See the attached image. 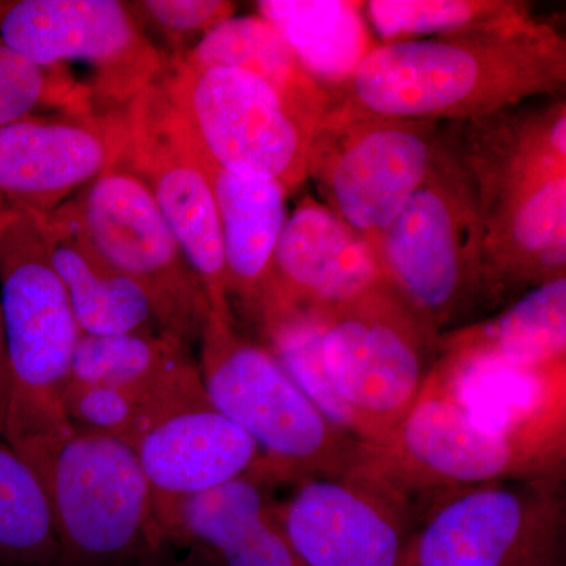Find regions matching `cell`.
Wrapping results in <instances>:
<instances>
[{"label":"cell","instance_id":"1","mask_svg":"<svg viewBox=\"0 0 566 566\" xmlns=\"http://www.w3.org/2000/svg\"><path fill=\"white\" fill-rule=\"evenodd\" d=\"M565 82L564 36L532 18L479 35L376 44L326 115L479 122Z\"/></svg>","mask_w":566,"mask_h":566},{"label":"cell","instance_id":"2","mask_svg":"<svg viewBox=\"0 0 566 566\" xmlns=\"http://www.w3.org/2000/svg\"><path fill=\"white\" fill-rule=\"evenodd\" d=\"M485 233L486 301L566 277V158L527 122H505L469 145Z\"/></svg>","mask_w":566,"mask_h":566},{"label":"cell","instance_id":"3","mask_svg":"<svg viewBox=\"0 0 566 566\" xmlns=\"http://www.w3.org/2000/svg\"><path fill=\"white\" fill-rule=\"evenodd\" d=\"M13 449L46 494L57 566H155L166 554L150 483L132 446L71 427Z\"/></svg>","mask_w":566,"mask_h":566},{"label":"cell","instance_id":"4","mask_svg":"<svg viewBox=\"0 0 566 566\" xmlns=\"http://www.w3.org/2000/svg\"><path fill=\"white\" fill-rule=\"evenodd\" d=\"M199 344L208 398L259 447L255 469L271 486L342 476L359 464L364 442L335 427L238 322L210 314Z\"/></svg>","mask_w":566,"mask_h":566},{"label":"cell","instance_id":"5","mask_svg":"<svg viewBox=\"0 0 566 566\" xmlns=\"http://www.w3.org/2000/svg\"><path fill=\"white\" fill-rule=\"evenodd\" d=\"M566 433H502L474 422L424 381L385 444H364L360 471L403 499L422 520L436 499L501 480L565 479ZM419 526V524H417Z\"/></svg>","mask_w":566,"mask_h":566},{"label":"cell","instance_id":"6","mask_svg":"<svg viewBox=\"0 0 566 566\" xmlns=\"http://www.w3.org/2000/svg\"><path fill=\"white\" fill-rule=\"evenodd\" d=\"M0 316L11 368L7 441L20 447L66 433L63 397L82 333L39 218L18 208L0 241Z\"/></svg>","mask_w":566,"mask_h":566},{"label":"cell","instance_id":"7","mask_svg":"<svg viewBox=\"0 0 566 566\" xmlns=\"http://www.w3.org/2000/svg\"><path fill=\"white\" fill-rule=\"evenodd\" d=\"M374 249L390 289L439 335L488 303L479 196L464 163L442 147Z\"/></svg>","mask_w":566,"mask_h":566},{"label":"cell","instance_id":"8","mask_svg":"<svg viewBox=\"0 0 566 566\" xmlns=\"http://www.w3.org/2000/svg\"><path fill=\"white\" fill-rule=\"evenodd\" d=\"M0 43L51 74L88 115L128 106L166 70L128 2H0Z\"/></svg>","mask_w":566,"mask_h":566},{"label":"cell","instance_id":"9","mask_svg":"<svg viewBox=\"0 0 566 566\" xmlns=\"http://www.w3.org/2000/svg\"><path fill=\"white\" fill-rule=\"evenodd\" d=\"M159 81L205 161L227 172L281 182L289 193L307 180L316 129L262 77L243 69H192L172 61Z\"/></svg>","mask_w":566,"mask_h":566},{"label":"cell","instance_id":"10","mask_svg":"<svg viewBox=\"0 0 566 566\" xmlns=\"http://www.w3.org/2000/svg\"><path fill=\"white\" fill-rule=\"evenodd\" d=\"M439 337L386 281L326 316L324 367L359 420L364 444H385L415 408Z\"/></svg>","mask_w":566,"mask_h":566},{"label":"cell","instance_id":"11","mask_svg":"<svg viewBox=\"0 0 566 566\" xmlns=\"http://www.w3.org/2000/svg\"><path fill=\"white\" fill-rule=\"evenodd\" d=\"M403 566H566L565 479L501 480L436 499Z\"/></svg>","mask_w":566,"mask_h":566},{"label":"cell","instance_id":"12","mask_svg":"<svg viewBox=\"0 0 566 566\" xmlns=\"http://www.w3.org/2000/svg\"><path fill=\"white\" fill-rule=\"evenodd\" d=\"M63 208L99 255L144 290L163 334L199 342L211 314L207 292L132 169L112 164Z\"/></svg>","mask_w":566,"mask_h":566},{"label":"cell","instance_id":"13","mask_svg":"<svg viewBox=\"0 0 566 566\" xmlns=\"http://www.w3.org/2000/svg\"><path fill=\"white\" fill-rule=\"evenodd\" d=\"M434 133L431 122L326 115L308 148L307 178L374 245L430 172L441 148Z\"/></svg>","mask_w":566,"mask_h":566},{"label":"cell","instance_id":"14","mask_svg":"<svg viewBox=\"0 0 566 566\" xmlns=\"http://www.w3.org/2000/svg\"><path fill=\"white\" fill-rule=\"evenodd\" d=\"M159 77L117 112V161L150 189L175 240L202 282L211 314L237 322L229 303L221 221L210 177Z\"/></svg>","mask_w":566,"mask_h":566},{"label":"cell","instance_id":"15","mask_svg":"<svg viewBox=\"0 0 566 566\" xmlns=\"http://www.w3.org/2000/svg\"><path fill=\"white\" fill-rule=\"evenodd\" d=\"M273 512L303 566H403L419 517L360 471L307 479Z\"/></svg>","mask_w":566,"mask_h":566},{"label":"cell","instance_id":"16","mask_svg":"<svg viewBox=\"0 0 566 566\" xmlns=\"http://www.w3.org/2000/svg\"><path fill=\"white\" fill-rule=\"evenodd\" d=\"M117 115H31L0 128V196L48 216L117 163Z\"/></svg>","mask_w":566,"mask_h":566},{"label":"cell","instance_id":"17","mask_svg":"<svg viewBox=\"0 0 566 566\" xmlns=\"http://www.w3.org/2000/svg\"><path fill=\"white\" fill-rule=\"evenodd\" d=\"M382 281L374 245L326 205L307 197L283 227L274 256L273 300L262 326L283 312L326 318Z\"/></svg>","mask_w":566,"mask_h":566},{"label":"cell","instance_id":"18","mask_svg":"<svg viewBox=\"0 0 566 566\" xmlns=\"http://www.w3.org/2000/svg\"><path fill=\"white\" fill-rule=\"evenodd\" d=\"M132 447L150 483L159 527L185 499L248 474L260 461L255 442L207 392L164 412Z\"/></svg>","mask_w":566,"mask_h":566},{"label":"cell","instance_id":"19","mask_svg":"<svg viewBox=\"0 0 566 566\" xmlns=\"http://www.w3.org/2000/svg\"><path fill=\"white\" fill-rule=\"evenodd\" d=\"M427 381L490 430L566 433V363L438 356Z\"/></svg>","mask_w":566,"mask_h":566},{"label":"cell","instance_id":"20","mask_svg":"<svg viewBox=\"0 0 566 566\" xmlns=\"http://www.w3.org/2000/svg\"><path fill=\"white\" fill-rule=\"evenodd\" d=\"M202 161L221 221L230 307L234 318L241 315L260 329L273 300L275 249L286 222L289 192L281 182Z\"/></svg>","mask_w":566,"mask_h":566},{"label":"cell","instance_id":"21","mask_svg":"<svg viewBox=\"0 0 566 566\" xmlns=\"http://www.w3.org/2000/svg\"><path fill=\"white\" fill-rule=\"evenodd\" d=\"M36 218L82 335L159 331L144 290L99 255L65 208Z\"/></svg>","mask_w":566,"mask_h":566},{"label":"cell","instance_id":"22","mask_svg":"<svg viewBox=\"0 0 566 566\" xmlns=\"http://www.w3.org/2000/svg\"><path fill=\"white\" fill-rule=\"evenodd\" d=\"M175 61L192 69L230 66L251 71L315 129L333 103L331 93L307 73L281 33L259 14L229 18Z\"/></svg>","mask_w":566,"mask_h":566},{"label":"cell","instance_id":"23","mask_svg":"<svg viewBox=\"0 0 566 566\" xmlns=\"http://www.w3.org/2000/svg\"><path fill=\"white\" fill-rule=\"evenodd\" d=\"M439 356L521 365L566 363V277L535 286L494 318L439 337Z\"/></svg>","mask_w":566,"mask_h":566},{"label":"cell","instance_id":"24","mask_svg":"<svg viewBox=\"0 0 566 566\" xmlns=\"http://www.w3.org/2000/svg\"><path fill=\"white\" fill-rule=\"evenodd\" d=\"M363 6L349 0H262L256 10L333 95L376 46L360 14Z\"/></svg>","mask_w":566,"mask_h":566},{"label":"cell","instance_id":"25","mask_svg":"<svg viewBox=\"0 0 566 566\" xmlns=\"http://www.w3.org/2000/svg\"><path fill=\"white\" fill-rule=\"evenodd\" d=\"M364 6L382 43L479 35L532 20L528 7L513 0H371Z\"/></svg>","mask_w":566,"mask_h":566},{"label":"cell","instance_id":"26","mask_svg":"<svg viewBox=\"0 0 566 566\" xmlns=\"http://www.w3.org/2000/svg\"><path fill=\"white\" fill-rule=\"evenodd\" d=\"M191 346L159 331L82 335L70 382L142 389L191 363Z\"/></svg>","mask_w":566,"mask_h":566},{"label":"cell","instance_id":"27","mask_svg":"<svg viewBox=\"0 0 566 566\" xmlns=\"http://www.w3.org/2000/svg\"><path fill=\"white\" fill-rule=\"evenodd\" d=\"M59 545L39 476L0 434V566H57Z\"/></svg>","mask_w":566,"mask_h":566},{"label":"cell","instance_id":"28","mask_svg":"<svg viewBox=\"0 0 566 566\" xmlns=\"http://www.w3.org/2000/svg\"><path fill=\"white\" fill-rule=\"evenodd\" d=\"M324 316L315 314L283 312L263 324L260 329L262 344L274 354L294 385L335 427L364 442L359 420L342 400L324 367Z\"/></svg>","mask_w":566,"mask_h":566},{"label":"cell","instance_id":"29","mask_svg":"<svg viewBox=\"0 0 566 566\" xmlns=\"http://www.w3.org/2000/svg\"><path fill=\"white\" fill-rule=\"evenodd\" d=\"M61 107L65 114L87 115L80 103L51 74L0 43V128Z\"/></svg>","mask_w":566,"mask_h":566},{"label":"cell","instance_id":"30","mask_svg":"<svg viewBox=\"0 0 566 566\" xmlns=\"http://www.w3.org/2000/svg\"><path fill=\"white\" fill-rule=\"evenodd\" d=\"M128 7L137 21L161 33L175 48L196 36L202 39L234 13V3L223 0H139Z\"/></svg>","mask_w":566,"mask_h":566},{"label":"cell","instance_id":"31","mask_svg":"<svg viewBox=\"0 0 566 566\" xmlns=\"http://www.w3.org/2000/svg\"><path fill=\"white\" fill-rule=\"evenodd\" d=\"M11 400V368L9 352H7L6 333H3L2 316H0V434L6 436L7 417H9Z\"/></svg>","mask_w":566,"mask_h":566},{"label":"cell","instance_id":"32","mask_svg":"<svg viewBox=\"0 0 566 566\" xmlns=\"http://www.w3.org/2000/svg\"><path fill=\"white\" fill-rule=\"evenodd\" d=\"M13 211L14 208L0 196V241H2L3 232H6L7 226H9Z\"/></svg>","mask_w":566,"mask_h":566}]
</instances>
